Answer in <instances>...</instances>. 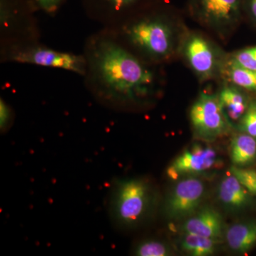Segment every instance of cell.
Returning <instances> with one entry per match:
<instances>
[{
	"label": "cell",
	"instance_id": "cb8c5ba5",
	"mask_svg": "<svg viewBox=\"0 0 256 256\" xmlns=\"http://www.w3.org/2000/svg\"><path fill=\"white\" fill-rule=\"evenodd\" d=\"M38 9L47 14L54 16L66 0H34Z\"/></svg>",
	"mask_w": 256,
	"mask_h": 256
},
{
	"label": "cell",
	"instance_id": "8992f818",
	"mask_svg": "<svg viewBox=\"0 0 256 256\" xmlns=\"http://www.w3.org/2000/svg\"><path fill=\"white\" fill-rule=\"evenodd\" d=\"M180 48L190 68L202 82L222 75L227 56L204 35L188 32L182 38Z\"/></svg>",
	"mask_w": 256,
	"mask_h": 256
},
{
	"label": "cell",
	"instance_id": "7402d4cb",
	"mask_svg": "<svg viewBox=\"0 0 256 256\" xmlns=\"http://www.w3.org/2000/svg\"><path fill=\"white\" fill-rule=\"evenodd\" d=\"M237 128L240 132L256 138V100L250 101L245 114L237 124Z\"/></svg>",
	"mask_w": 256,
	"mask_h": 256
},
{
	"label": "cell",
	"instance_id": "6da1fadb",
	"mask_svg": "<svg viewBox=\"0 0 256 256\" xmlns=\"http://www.w3.org/2000/svg\"><path fill=\"white\" fill-rule=\"evenodd\" d=\"M82 54L86 86L101 105L119 110L146 104L156 95L154 69L106 28L88 38Z\"/></svg>",
	"mask_w": 256,
	"mask_h": 256
},
{
	"label": "cell",
	"instance_id": "2e32d148",
	"mask_svg": "<svg viewBox=\"0 0 256 256\" xmlns=\"http://www.w3.org/2000/svg\"><path fill=\"white\" fill-rule=\"evenodd\" d=\"M230 158L233 165L245 166L256 158V138L242 132L234 136L230 144Z\"/></svg>",
	"mask_w": 256,
	"mask_h": 256
},
{
	"label": "cell",
	"instance_id": "e0dca14e",
	"mask_svg": "<svg viewBox=\"0 0 256 256\" xmlns=\"http://www.w3.org/2000/svg\"><path fill=\"white\" fill-rule=\"evenodd\" d=\"M222 75L229 84L235 86L256 94V72L234 63L227 56Z\"/></svg>",
	"mask_w": 256,
	"mask_h": 256
},
{
	"label": "cell",
	"instance_id": "9a60e30c",
	"mask_svg": "<svg viewBox=\"0 0 256 256\" xmlns=\"http://www.w3.org/2000/svg\"><path fill=\"white\" fill-rule=\"evenodd\" d=\"M224 236L230 250L246 254L256 246V220L232 224L225 230Z\"/></svg>",
	"mask_w": 256,
	"mask_h": 256
},
{
	"label": "cell",
	"instance_id": "ba28073f",
	"mask_svg": "<svg viewBox=\"0 0 256 256\" xmlns=\"http://www.w3.org/2000/svg\"><path fill=\"white\" fill-rule=\"evenodd\" d=\"M190 118L195 136L203 140L223 137L232 127L224 114L218 95L208 92H201L192 104Z\"/></svg>",
	"mask_w": 256,
	"mask_h": 256
},
{
	"label": "cell",
	"instance_id": "ffe728a7",
	"mask_svg": "<svg viewBox=\"0 0 256 256\" xmlns=\"http://www.w3.org/2000/svg\"><path fill=\"white\" fill-rule=\"evenodd\" d=\"M228 171L252 196H256V170L232 165Z\"/></svg>",
	"mask_w": 256,
	"mask_h": 256
},
{
	"label": "cell",
	"instance_id": "52a82bcc",
	"mask_svg": "<svg viewBox=\"0 0 256 256\" xmlns=\"http://www.w3.org/2000/svg\"><path fill=\"white\" fill-rule=\"evenodd\" d=\"M190 10L202 26L226 38L240 22L242 0H190Z\"/></svg>",
	"mask_w": 256,
	"mask_h": 256
},
{
	"label": "cell",
	"instance_id": "9c48e42d",
	"mask_svg": "<svg viewBox=\"0 0 256 256\" xmlns=\"http://www.w3.org/2000/svg\"><path fill=\"white\" fill-rule=\"evenodd\" d=\"M205 192L204 183L200 178H180L165 200V216L171 220H186L200 210Z\"/></svg>",
	"mask_w": 256,
	"mask_h": 256
},
{
	"label": "cell",
	"instance_id": "5b68a950",
	"mask_svg": "<svg viewBox=\"0 0 256 256\" xmlns=\"http://www.w3.org/2000/svg\"><path fill=\"white\" fill-rule=\"evenodd\" d=\"M34 0H0L1 47L40 42Z\"/></svg>",
	"mask_w": 256,
	"mask_h": 256
},
{
	"label": "cell",
	"instance_id": "277c9868",
	"mask_svg": "<svg viewBox=\"0 0 256 256\" xmlns=\"http://www.w3.org/2000/svg\"><path fill=\"white\" fill-rule=\"evenodd\" d=\"M1 60L64 69L82 77L86 70V60L84 54L55 50L40 42L1 47Z\"/></svg>",
	"mask_w": 256,
	"mask_h": 256
},
{
	"label": "cell",
	"instance_id": "3957f363",
	"mask_svg": "<svg viewBox=\"0 0 256 256\" xmlns=\"http://www.w3.org/2000/svg\"><path fill=\"white\" fill-rule=\"evenodd\" d=\"M156 202V190L144 178H121L110 186L108 212L112 226L128 230L142 226L152 214Z\"/></svg>",
	"mask_w": 256,
	"mask_h": 256
},
{
	"label": "cell",
	"instance_id": "5bb4252c",
	"mask_svg": "<svg viewBox=\"0 0 256 256\" xmlns=\"http://www.w3.org/2000/svg\"><path fill=\"white\" fill-rule=\"evenodd\" d=\"M218 100L224 114L232 124H238L248 107L246 95L242 89L230 84L224 85L218 94Z\"/></svg>",
	"mask_w": 256,
	"mask_h": 256
},
{
	"label": "cell",
	"instance_id": "44dd1931",
	"mask_svg": "<svg viewBox=\"0 0 256 256\" xmlns=\"http://www.w3.org/2000/svg\"><path fill=\"white\" fill-rule=\"evenodd\" d=\"M234 63L256 72V46L237 50L228 56Z\"/></svg>",
	"mask_w": 256,
	"mask_h": 256
},
{
	"label": "cell",
	"instance_id": "603a6c76",
	"mask_svg": "<svg viewBox=\"0 0 256 256\" xmlns=\"http://www.w3.org/2000/svg\"><path fill=\"white\" fill-rule=\"evenodd\" d=\"M14 120V112L11 106L4 100H0V129L4 133L12 126Z\"/></svg>",
	"mask_w": 256,
	"mask_h": 256
},
{
	"label": "cell",
	"instance_id": "d6986e66",
	"mask_svg": "<svg viewBox=\"0 0 256 256\" xmlns=\"http://www.w3.org/2000/svg\"><path fill=\"white\" fill-rule=\"evenodd\" d=\"M133 255L138 256H169L173 252L168 244L156 238H146L133 248Z\"/></svg>",
	"mask_w": 256,
	"mask_h": 256
},
{
	"label": "cell",
	"instance_id": "ac0fdd59",
	"mask_svg": "<svg viewBox=\"0 0 256 256\" xmlns=\"http://www.w3.org/2000/svg\"><path fill=\"white\" fill-rule=\"evenodd\" d=\"M220 240L196 234L183 233L180 240V246L182 250L190 256H210L216 252Z\"/></svg>",
	"mask_w": 256,
	"mask_h": 256
},
{
	"label": "cell",
	"instance_id": "30bf717a",
	"mask_svg": "<svg viewBox=\"0 0 256 256\" xmlns=\"http://www.w3.org/2000/svg\"><path fill=\"white\" fill-rule=\"evenodd\" d=\"M220 156L214 148L194 144L172 162L166 169V175L170 180H178L214 170L220 168Z\"/></svg>",
	"mask_w": 256,
	"mask_h": 256
},
{
	"label": "cell",
	"instance_id": "7c38bea8",
	"mask_svg": "<svg viewBox=\"0 0 256 256\" xmlns=\"http://www.w3.org/2000/svg\"><path fill=\"white\" fill-rule=\"evenodd\" d=\"M180 230L182 233L220 240L226 229L223 217L220 212L212 207L206 206L200 208L196 213L184 220Z\"/></svg>",
	"mask_w": 256,
	"mask_h": 256
},
{
	"label": "cell",
	"instance_id": "8fae6325",
	"mask_svg": "<svg viewBox=\"0 0 256 256\" xmlns=\"http://www.w3.org/2000/svg\"><path fill=\"white\" fill-rule=\"evenodd\" d=\"M148 0H82L88 16L110 28L122 22L124 16Z\"/></svg>",
	"mask_w": 256,
	"mask_h": 256
},
{
	"label": "cell",
	"instance_id": "d4e9b609",
	"mask_svg": "<svg viewBox=\"0 0 256 256\" xmlns=\"http://www.w3.org/2000/svg\"><path fill=\"white\" fill-rule=\"evenodd\" d=\"M246 2L249 14L256 22V0H246Z\"/></svg>",
	"mask_w": 256,
	"mask_h": 256
},
{
	"label": "cell",
	"instance_id": "4fadbf2b",
	"mask_svg": "<svg viewBox=\"0 0 256 256\" xmlns=\"http://www.w3.org/2000/svg\"><path fill=\"white\" fill-rule=\"evenodd\" d=\"M217 196L226 210L238 212L250 205L254 196L228 171L218 185Z\"/></svg>",
	"mask_w": 256,
	"mask_h": 256
},
{
	"label": "cell",
	"instance_id": "7a4b0ae2",
	"mask_svg": "<svg viewBox=\"0 0 256 256\" xmlns=\"http://www.w3.org/2000/svg\"><path fill=\"white\" fill-rule=\"evenodd\" d=\"M104 28L128 50L137 52L148 63L170 60L178 47L174 24L162 13L149 12Z\"/></svg>",
	"mask_w": 256,
	"mask_h": 256
}]
</instances>
